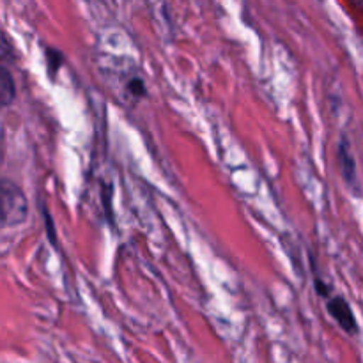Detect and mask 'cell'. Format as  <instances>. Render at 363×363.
Returning a JSON list of instances; mask_svg holds the SVG:
<instances>
[{"mask_svg":"<svg viewBox=\"0 0 363 363\" xmlns=\"http://www.w3.org/2000/svg\"><path fill=\"white\" fill-rule=\"evenodd\" d=\"M27 199L11 181H0V227L18 225L27 218Z\"/></svg>","mask_w":363,"mask_h":363,"instance_id":"cell-1","label":"cell"},{"mask_svg":"<svg viewBox=\"0 0 363 363\" xmlns=\"http://www.w3.org/2000/svg\"><path fill=\"white\" fill-rule=\"evenodd\" d=\"M326 311L337 321V325L344 330L350 335H357L358 333V323L357 318L353 314V308L347 303L346 298L342 296H332L328 298V303H326Z\"/></svg>","mask_w":363,"mask_h":363,"instance_id":"cell-2","label":"cell"},{"mask_svg":"<svg viewBox=\"0 0 363 363\" xmlns=\"http://www.w3.org/2000/svg\"><path fill=\"white\" fill-rule=\"evenodd\" d=\"M337 160H339L340 174H342L344 181L350 184L351 188H357L358 184V174H357V162H354V156L351 152L350 140L346 137H342L340 140L339 149H337Z\"/></svg>","mask_w":363,"mask_h":363,"instance_id":"cell-3","label":"cell"},{"mask_svg":"<svg viewBox=\"0 0 363 363\" xmlns=\"http://www.w3.org/2000/svg\"><path fill=\"white\" fill-rule=\"evenodd\" d=\"M16 98V85L9 69L0 66V106H7Z\"/></svg>","mask_w":363,"mask_h":363,"instance_id":"cell-4","label":"cell"},{"mask_svg":"<svg viewBox=\"0 0 363 363\" xmlns=\"http://www.w3.org/2000/svg\"><path fill=\"white\" fill-rule=\"evenodd\" d=\"M46 62H48L50 73H52V74L57 73V71H59V67L62 66V62H64L62 53H60L59 50L48 48V50H46Z\"/></svg>","mask_w":363,"mask_h":363,"instance_id":"cell-5","label":"cell"},{"mask_svg":"<svg viewBox=\"0 0 363 363\" xmlns=\"http://www.w3.org/2000/svg\"><path fill=\"white\" fill-rule=\"evenodd\" d=\"M14 50L9 38L4 32H0V60H13Z\"/></svg>","mask_w":363,"mask_h":363,"instance_id":"cell-6","label":"cell"},{"mask_svg":"<svg viewBox=\"0 0 363 363\" xmlns=\"http://www.w3.org/2000/svg\"><path fill=\"white\" fill-rule=\"evenodd\" d=\"M128 89H130L131 94H135L137 98H140V96H145V92H147V91H145V84H144V80H142V78H133V80L128 84Z\"/></svg>","mask_w":363,"mask_h":363,"instance_id":"cell-7","label":"cell"},{"mask_svg":"<svg viewBox=\"0 0 363 363\" xmlns=\"http://www.w3.org/2000/svg\"><path fill=\"white\" fill-rule=\"evenodd\" d=\"M358 2H360V4H362V6H363V0H358Z\"/></svg>","mask_w":363,"mask_h":363,"instance_id":"cell-8","label":"cell"}]
</instances>
